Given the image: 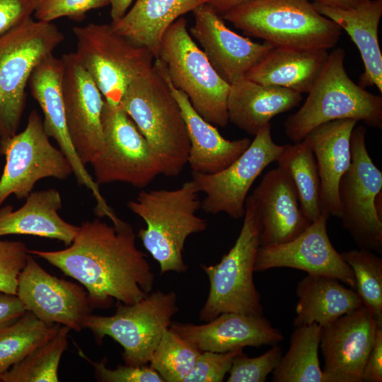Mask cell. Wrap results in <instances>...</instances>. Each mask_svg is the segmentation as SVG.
<instances>
[{
	"label": "cell",
	"mask_w": 382,
	"mask_h": 382,
	"mask_svg": "<svg viewBox=\"0 0 382 382\" xmlns=\"http://www.w3.org/2000/svg\"><path fill=\"white\" fill-rule=\"evenodd\" d=\"M365 1L366 0H313V2L333 7L348 8L357 6Z\"/></svg>",
	"instance_id": "7dc6e473"
},
{
	"label": "cell",
	"mask_w": 382,
	"mask_h": 382,
	"mask_svg": "<svg viewBox=\"0 0 382 382\" xmlns=\"http://www.w3.org/2000/svg\"><path fill=\"white\" fill-rule=\"evenodd\" d=\"M321 329L316 323L296 327L286 353L272 372V381L327 382L318 358Z\"/></svg>",
	"instance_id": "4dcf8cb0"
},
{
	"label": "cell",
	"mask_w": 382,
	"mask_h": 382,
	"mask_svg": "<svg viewBox=\"0 0 382 382\" xmlns=\"http://www.w3.org/2000/svg\"><path fill=\"white\" fill-rule=\"evenodd\" d=\"M62 91L67 129L74 149L85 166L101 152V113L104 98L74 52L64 54Z\"/></svg>",
	"instance_id": "e0dca14e"
},
{
	"label": "cell",
	"mask_w": 382,
	"mask_h": 382,
	"mask_svg": "<svg viewBox=\"0 0 382 382\" xmlns=\"http://www.w3.org/2000/svg\"><path fill=\"white\" fill-rule=\"evenodd\" d=\"M61 325H48L26 311L0 331V376L39 346L50 340Z\"/></svg>",
	"instance_id": "d6a6232c"
},
{
	"label": "cell",
	"mask_w": 382,
	"mask_h": 382,
	"mask_svg": "<svg viewBox=\"0 0 382 382\" xmlns=\"http://www.w3.org/2000/svg\"><path fill=\"white\" fill-rule=\"evenodd\" d=\"M200 352L168 328L149 363L164 382H183Z\"/></svg>",
	"instance_id": "d590c367"
},
{
	"label": "cell",
	"mask_w": 382,
	"mask_h": 382,
	"mask_svg": "<svg viewBox=\"0 0 382 382\" xmlns=\"http://www.w3.org/2000/svg\"><path fill=\"white\" fill-rule=\"evenodd\" d=\"M283 149L284 145L273 141L269 123L226 168L212 174L192 173L199 192L205 194L201 209L211 214L225 213L234 219L243 218L250 187L264 169L276 161Z\"/></svg>",
	"instance_id": "5bb4252c"
},
{
	"label": "cell",
	"mask_w": 382,
	"mask_h": 382,
	"mask_svg": "<svg viewBox=\"0 0 382 382\" xmlns=\"http://www.w3.org/2000/svg\"><path fill=\"white\" fill-rule=\"evenodd\" d=\"M154 66L180 109L190 141L187 163L192 173L212 174L231 165L248 149L251 140L248 137L228 140L222 137L214 125L196 112L186 94L173 85L159 59H154Z\"/></svg>",
	"instance_id": "603a6c76"
},
{
	"label": "cell",
	"mask_w": 382,
	"mask_h": 382,
	"mask_svg": "<svg viewBox=\"0 0 382 382\" xmlns=\"http://www.w3.org/2000/svg\"><path fill=\"white\" fill-rule=\"evenodd\" d=\"M362 381H382V327H378L372 348L366 361Z\"/></svg>",
	"instance_id": "7bdbcfd3"
},
{
	"label": "cell",
	"mask_w": 382,
	"mask_h": 382,
	"mask_svg": "<svg viewBox=\"0 0 382 382\" xmlns=\"http://www.w3.org/2000/svg\"><path fill=\"white\" fill-rule=\"evenodd\" d=\"M345 57L342 48L329 53L306 101L286 120L285 134L292 141H301L316 127L337 120L352 119L382 128V97L367 91L349 78Z\"/></svg>",
	"instance_id": "5b68a950"
},
{
	"label": "cell",
	"mask_w": 382,
	"mask_h": 382,
	"mask_svg": "<svg viewBox=\"0 0 382 382\" xmlns=\"http://www.w3.org/2000/svg\"><path fill=\"white\" fill-rule=\"evenodd\" d=\"M366 128L355 126L350 137L352 161L338 186L340 219L359 248L382 253V218L375 206L382 192V172L366 149Z\"/></svg>",
	"instance_id": "8fae6325"
},
{
	"label": "cell",
	"mask_w": 382,
	"mask_h": 382,
	"mask_svg": "<svg viewBox=\"0 0 382 382\" xmlns=\"http://www.w3.org/2000/svg\"><path fill=\"white\" fill-rule=\"evenodd\" d=\"M37 21L50 23L62 18H81L86 12L109 4V0H35Z\"/></svg>",
	"instance_id": "ab89813d"
},
{
	"label": "cell",
	"mask_w": 382,
	"mask_h": 382,
	"mask_svg": "<svg viewBox=\"0 0 382 382\" xmlns=\"http://www.w3.org/2000/svg\"><path fill=\"white\" fill-rule=\"evenodd\" d=\"M70 329L60 326L50 340L39 346L0 376L1 382H57L62 354Z\"/></svg>",
	"instance_id": "836d02e7"
},
{
	"label": "cell",
	"mask_w": 382,
	"mask_h": 382,
	"mask_svg": "<svg viewBox=\"0 0 382 382\" xmlns=\"http://www.w3.org/2000/svg\"><path fill=\"white\" fill-rule=\"evenodd\" d=\"M62 204L61 195L55 189L30 192L18 209L13 212L8 205L0 209V237L32 235L57 239L69 245L79 226L67 223L59 215Z\"/></svg>",
	"instance_id": "4316f807"
},
{
	"label": "cell",
	"mask_w": 382,
	"mask_h": 382,
	"mask_svg": "<svg viewBox=\"0 0 382 382\" xmlns=\"http://www.w3.org/2000/svg\"><path fill=\"white\" fill-rule=\"evenodd\" d=\"M313 4L320 13L345 30L357 47L364 66L358 85L364 88L374 86L382 93V54L378 41L382 0H366L348 8Z\"/></svg>",
	"instance_id": "d4e9b609"
},
{
	"label": "cell",
	"mask_w": 382,
	"mask_h": 382,
	"mask_svg": "<svg viewBox=\"0 0 382 382\" xmlns=\"http://www.w3.org/2000/svg\"><path fill=\"white\" fill-rule=\"evenodd\" d=\"M260 216V246L289 242L311 222L304 216L289 174L282 168L269 170L252 193Z\"/></svg>",
	"instance_id": "7402d4cb"
},
{
	"label": "cell",
	"mask_w": 382,
	"mask_h": 382,
	"mask_svg": "<svg viewBox=\"0 0 382 382\" xmlns=\"http://www.w3.org/2000/svg\"><path fill=\"white\" fill-rule=\"evenodd\" d=\"M243 352L238 349L219 353L201 352L183 382H221L231 366L233 358Z\"/></svg>",
	"instance_id": "f35d334b"
},
{
	"label": "cell",
	"mask_w": 382,
	"mask_h": 382,
	"mask_svg": "<svg viewBox=\"0 0 382 382\" xmlns=\"http://www.w3.org/2000/svg\"><path fill=\"white\" fill-rule=\"evenodd\" d=\"M206 4V0H137L112 30L132 44L147 49L156 59L168 28L181 16Z\"/></svg>",
	"instance_id": "f1b7e54d"
},
{
	"label": "cell",
	"mask_w": 382,
	"mask_h": 382,
	"mask_svg": "<svg viewBox=\"0 0 382 382\" xmlns=\"http://www.w3.org/2000/svg\"><path fill=\"white\" fill-rule=\"evenodd\" d=\"M240 233L230 250L214 265H201L209 281V291L199 319L209 321L219 314L235 312L262 316L260 294L253 281L260 247V216L252 195L245 200Z\"/></svg>",
	"instance_id": "8992f818"
},
{
	"label": "cell",
	"mask_w": 382,
	"mask_h": 382,
	"mask_svg": "<svg viewBox=\"0 0 382 382\" xmlns=\"http://www.w3.org/2000/svg\"><path fill=\"white\" fill-rule=\"evenodd\" d=\"M119 105L147 141L159 161L161 174L180 175L190 150L187 127L170 88L154 65L129 84Z\"/></svg>",
	"instance_id": "3957f363"
},
{
	"label": "cell",
	"mask_w": 382,
	"mask_h": 382,
	"mask_svg": "<svg viewBox=\"0 0 382 382\" xmlns=\"http://www.w3.org/2000/svg\"><path fill=\"white\" fill-rule=\"evenodd\" d=\"M330 215L320 216L294 239L278 245L260 246L255 257L254 271L263 272L278 267H289L307 274L336 278L355 290L354 272L333 247L327 231Z\"/></svg>",
	"instance_id": "9a60e30c"
},
{
	"label": "cell",
	"mask_w": 382,
	"mask_h": 382,
	"mask_svg": "<svg viewBox=\"0 0 382 382\" xmlns=\"http://www.w3.org/2000/svg\"><path fill=\"white\" fill-rule=\"evenodd\" d=\"M282 355L277 344L264 354L248 357L242 352L233 359L228 382H264L273 371Z\"/></svg>",
	"instance_id": "8d00e7d4"
},
{
	"label": "cell",
	"mask_w": 382,
	"mask_h": 382,
	"mask_svg": "<svg viewBox=\"0 0 382 382\" xmlns=\"http://www.w3.org/2000/svg\"><path fill=\"white\" fill-rule=\"evenodd\" d=\"M357 121L343 119L322 124L304 138L316 158L320 179L321 211L340 217V180L352 161L350 137Z\"/></svg>",
	"instance_id": "cb8c5ba5"
},
{
	"label": "cell",
	"mask_w": 382,
	"mask_h": 382,
	"mask_svg": "<svg viewBox=\"0 0 382 382\" xmlns=\"http://www.w3.org/2000/svg\"><path fill=\"white\" fill-rule=\"evenodd\" d=\"M35 0H0V36L31 17Z\"/></svg>",
	"instance_id": "b9f144b4"
},
{
	"label": "cell",
	"mask_w": 382,
	"mask_h": 382,
	"mask_svg": "<svg viewBox=\"0 0 382 382\" xmlns=\"http://www.w3.org/2000/svg\"><path fill=\"white\" fill-rule=\"evenodd\" d=\"M341 255L354 272L355 291L362 304L382 326V258L364 248L345 251Z\"/></svg>",
	"instance_id": "e575fe53"
},
{
	"label": "cell",
	"mask_w": 382,
	"mask_h": 382,
	"mask_svg": "<svg viewBox=\"0 0 382 382\" xmlns=\"http://www.w3.org/2000/svg\"><path fill=\"white\" fill-rule=\"evenodd\" d=\"M325 275L307 274L297 284L295 327L316 323L325 325L361 306L354 289Z\"/></svg>",
	"instance_id": "f546056e"
},
{
	"label": "cell",
	"mask_w": 382,
	"mask_h": 382,
	"mask_svg": "<svg viewBox=\"0 0 382 382\" xmlns=\"http://www.w3.org/2000/svg\"><path fill=\"white\" fill-rule=\"evenodd\" d=\"M252 0H206V4L216 13L224 14L228 11Z\"/></svg>",
	"instance_id": "f6af8a7d"
},
{
	"label": "cell",
	"mask_w": 382,
	"mask_h": 382,
	"mask_svg": "<svg viewBox=\"0 0 382 382\" xmlns=\"http://www.w3.org/2000/svg\"><path fill=\"white\" fill-rule=\"evenodd\" d=\"M194 24L190 34L202 47L217 74L231 85L245 78L273 47L258 43L233 32L211 6L203 4L192 11Z\"/></svg>",
	"instance_id": "d6986e66"
},
{
	"label": "cell",
	"mask_w": 382,
	"mask_h": 382,
	"mask_svg": "<svg viewBox=\"0 0 382 382\" xmlns=\"http://www.w3.org/2000/svg\"><path fill=\"white\" fill-rule=\"evenodd\" d=\"M199 190L192 179L175 190H143L128 209L146 223L138 237L158 262L161 274L185 272L183 252L187 238L206 230L207 221L196 212L201 208Z\"/></svg>",
	"instance_id": "7a4b0ae2"
},
{
	"label": "cell",
	"mask_w": 382,
	"mask_h": 382,
	"mask_svg": "<svg viewBox=\"0 0 382 382\" xmlns=\"http://www.w3.org/2000/svg\"><path fill=\"white\" fill-rule=\"evenodd\" d=\"M94 368L95 376L103 382H164L162 377L151 366L119 365L115 369L106 366V359L92 361L86 358Z\"/></svg>",
	"instance_id": "60d3db41"
},
{
	"label": "cell",
	"mask_w": 382,
	"mask_h": 382,
	"mask_svg": "<svg viewBox=\"0 0 382 382\" xmlns=\"http://www.w3.org/2000/svg\"><path fill=\"white\" fill-rule=\"evenodd\" d=\"M63 70L62 58L50 54L35 67L28 84L43 112L46 133L54 139L67 158L79 184L92 192L97 202L96 211L105 212L110 207L101 195L99 185L79 159L69 134L62 91Z\"/></svg>",
	"instance_id": "ffe728a7"
},
{
	"label": "cell",
	"mask_w": 382,
	"mask_h": 382,
	"mask_svg": "<svg viewBox=\"0 0 382 382\" xmlns=\"http://www.w3.org/2000/svg\"><path fill=\"white\" fill-rule=\"evenodd\" d=\"M378 325L364 305L322 326L319 347L327 382H362Z\"/></svg>",
	"instance_id": "ac0fdd59"
},
{
	"label": "cell",
	"mask_w": 382,
	"mask_h": 382,
	"mask_svg": "<svg viewBox=\"0 0 382 382\" xmlns=\"http://www.w3.org/2000/svg\"><path fill=\"white\" fill-rule=\"evenodd\" d=\"M178 311L175 292L158 290L132 304L117 302L112 316L90 314L83 325L92 331L98 342L105 336L118 342L123 348L125 364L144 366Z\"/></svg>",
	"instance_id": "9c48e42d"
},
{
	"label": "cell",
	"mask_w": 382,
	"mask_h": 382,
	"mask_svg": "<svg viewBox=\"0 0 382 382\" xmlns=\"http://www.w3.org/2000/svg\"><path fill=\"white\" fill-rule=\"evenodd\" d=\"M101 122L103 148L91 163L98 185L122 182L142 188L161 174L147 141L119 105L104 100Z\"/></svg>",
	"instance_id": "7c38bea8"
},
{
	"label": "cell",
	"mask_w": 382,
	"mask_h": 382,
	"mask_svg": "<svg viewBox=\"0 0 382 382\" xmlns=\"http://www.w3.org/2000/svg\"><path fill=\"white\" fill-rule=\"evenodd\" d=\"M25 312L16 295L0 292V331L15 323Z\"/></svg>",
	"instance_id": "ee69618b"
},
{
	"label": "cell",
	"mask_w": 382,
	"mask_h": 382,
	"mask_svg": "<svg viewBox=\"0 0 382 382\" xmlns=\"http://www.w3.org/2000/svg\"><path fill=\"white\" fill-rule=\"evenodd\" d=\"M157 58L164 64L173 85L186 94L202 118L215 126L228 125L231 85L217 74L197 45L183 17L177 19L163 35Z\"/></svg>",
	"instance_id": "ba28073f"
},
{
	"label": "cell",
	"mask_w": 382,
	"mask_h": 382,
	"mask_svg": "<svg viewBox=\"0 0 382 382\" xmlns=\"http://www.w3.org/2000/svg\"><path fill=\"white\" fill-rule=\"evenodd\" d=\"M16 296L25 311L42 322L78 332L93 308L83 287L49 274L30 253L18 277Z\"/></svg>",
	"instance_id": "2e32d148"
},
{
	"label": "cell",
	"mask_w": 382,
	"mask_h": 382,
	"mask_svg": "<svg viewBox=\"0 0 382 382\" xmlns=\"http://www.w3.org/2000/svg\"><path fill=\"white\" fill-rule=\"evenodd\" d=\"M73 33L78 61L110 104L119 105L129 84L153 67L152 54L115 33L110 24L88 23L74 27Z\"/></svg>",
	"instance_id": "30bf717a"
},
{
	"label": "cell",
	"mask_w": 382,
	"mask_h": 382,
	"mask_svg": "<svg viewBox=\"0 0 382 382\" xmlns=\"http://www.w3.org/2000/svg\"><path fill=\"white\" fill-rule=\"evenodd\" d=\"M222 17L273 47L328 51L342 30L308 0H252Z\"/></svg>",
	"instance_id": "277c9868"
},
{
	"label": "cell",
	"mask_w": 382,
	"mask_h": 382,
	"mask_svg": "<svg viewBox=\"0 0 382 382\" xmlns=\"http://www.w3.org/2000/svg\"><path fill=\"white\" fill-rule=\"evenodd\" d=\"M302 95L276 86L243 78L231 85L227 99L228 122L255 136L276 115L296 107Z\"/></svg>",
	"instance_id": "484cf974"
},
{
	"label": "cell",
	"mask_w": 382,
	"mask_h": 382,
	"mask_svg": "<svg viewBox=\"0 0 382 382\" xmlns=\"http://www.w3.org/2000/svg\"><path fill=\"white\" fill-rule=\"evenodd\" d=\"M276 162L291 178L300 207L311 223L321 214L320 179L314 154L303 139L294 144L284 145Z\"/></svg>",
	"instance_id": "1f68e13d"
},
{
	"label": "cell",
	"mask_w": 382,
	"mask_h": 382,
	"mask_svg": "<svg viewBox=\"0 0 382 382\" xmlns=\"http://www.w3.org/2000/svg\"><path fill=\"white\" fill-rule=\"evenodd\" d=\"M326 50L272 47L246 74L245 78L260 84L308 93L328 61Z\"/></svg>",
	"instance_id": "83f0119b"
},
{
	"label": "cell",
	"mask_w": 382,
	"mask_h": 382,
	"mask_svg": "<svg viewBox=\"0 0 382 382\" xmlns=\"http://www.w3.org/2000/svg\"><path fill=\"white\" fill-rule=\"evenodd\" d=\"M169 329L200 352L224 353L245 347L274 345L284 340L262 316L219 314L202 325L172 322Z\"/></svg>",
	"instance_id": "44dd1931"
},
{
	"label": "cell",
	"mask_w": 382,
	"mask_h": 382,
	"mask_svg": "<svg viewBox=\"0 0 382 382\" xmlns=\"http://www.w3.org/2000/svg\"><path fill=\"white\" fill-rule=\"evenodd\" d=\"M132 0H109L112 22L120 19L127 12Z\"/></svg>",
	"instance_id": "bcb514c9"
},
{
	"label": "cell",
	"mask_w": 382,
	"mask_h": 382,
	"mask_svg": "<svg viewBox=\"0 0 382 382\" xmlns=\"http://www.w3.org/2000/svg\"><path fill=\"white\" fill-rule=\"evenodd\" d=\"M49 137L42 119L33 110L21 132L0 140V153L6 158L0 178V207L11 195L26 198L42 178L65 180L73 173L67 158Z\"/></svg>",
	"instance_id": "4fadbf2b"
},
{
	"label": "cell",
	"mask_w": 382,
	"mask_h": 382,
	"mask_svg": "<svg viewBox=\"0 0 382 382\" xmlns=\"http://www.w3.org/2000/svg\"><path fill=\"white\" fill-rule=\"evenodd\" d=\"M64 39L54 23L31 17L0 36V140L17 133L30 76Z\"/></svg>",
	"instance_id": "52a82bcc"
},
{
	"label": "cell",
	"mask_w": 382,
	"mask_h": 382,
	"mask_svg": "<svg viewBox=\"0 0 382 382\" xmlns=\"http://www.w3.org/2000/svg\"><path fill=\"white\" fill-rule=\"evenodd\" d=\"M28 255L24 243L0 240V292L16 295L18 277Z\"/></svg>",
	"instance_id": "74e56055"
},
{
	"label": "cell",
	"mask_w": 382,
	"mask_h": 382,
	"mask_svg": "<svg viewBox=\"0 0 382 382\" xmlns=\"http://www.w3.org/2000/svg\"><path fill=\"white\" fill-rule=\"evenodd\" d=\"M69 245L61 250L28 253L82 284L93 308H108L114 300L132 304L152 291L155 275L146 255L137 247L129 224L83 222Z\"/></svg>",
	"instance_id": "6da1fadb"
}]
</instances>
